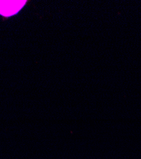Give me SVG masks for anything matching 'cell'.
<instances>
[{"instance_id": "cell-1", "label": "cell", "mask_w": 141, "mask_h": 159, "mask_svg": "<svg viewBox=\"0 0 141 159\" xmlns=\"http://www.w3.org/2000/svg\"><path fill=\"white\" fill-rule=\"evenodd\" d=\"M25 3V1H0V14L4 16L14 15Z\"/></svg>"}]
</instances>
